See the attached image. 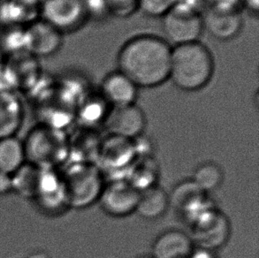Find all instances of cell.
<instances>
[{"label": "cell", "instance_id": "16", "mask_svg": "<svg viewBox=\"0 0 259 258\" xmlns=\"http://www.w3.org/2000/svg\"><path fill=\"white\" fill-rule=\"evenodd\" d=\"M24 119L21 99L14 92H0V139L16 136Z\"/></svg>", "mask_w": 259, "mask_h": 258}, {"label": "cell", "instance_id": "26", "mask_svg": "<svg viewBox=\"0 0 259 258\" xmlns=\"http://www.w3.org/2000/svg\"><path fill=\"white\" fill-rule=\"evenodd\" d=\"M110 15L128 18L138 11V0H105Z\"/></svg>", "mask_w": 259, "mask_h": 258}, {"label": "cell", "instance_id": "30", "mask_svg": "<svg viewBox=\"0 0 259 258\" xmlns=\"http://www.w3.org/2000/svg\"><path fill=\"white\" fill-rule=\"evenodd\" d=\"M189 258H220L216 251H211L203 248H195Z\"/></svg>", "mask_w": 259, "mask_h": 258}, {"label": "cell", "instance_id": "21", "mask_svg": "<svg viewBox=\"0 0 259 258\" xmlns=\"http://www.w3.org/2000/svg\"><path fill=\"white\" fill-rule=\"evenodd\" d=\"M42 168L26 162L19 170L12 175L13 192L26 198H35L41 179Z\"/></svg>", "mask_w": 259, "mask_h": 258}, {"label": "cell", "instance_id": "2", "mask_svg": "<svg viewBox=\"0 0 259 258\" xmlns=\"http://www.w3.org/2000/svg\"><path fill=\"white\" fill-rule=\"evenodd\" d=\"M213 73V57L200 41L172 48L169 79L180 90L199 91L210 82Z\"/></svg>", "mask_w": 259, "mask_h": 258}, {"label": "cell", "instance_id": "29", "mask_svg": "<svg viewBox=\"0 0 259 258\" xmlns=\"http://www.w3.org/2000/svg\"><path fill=\"white\" fill-rule=\"evenodd\" d=\"M13 192L12 175L0 171V196Z\"/></svg>", "mask_w": 259, "mask_h": 258}, {"label": "cell", "instance_id": "14", "mask_svg": "<svg viewBox=\"0 0 259 258\" xmlns=\"http://www.w3.org/2000/svg\"><path fill=\"white\" fill-rule=\"evenodd\" d=\"M138 89L128 77L118 70L104 78L100 95L111 106L132 105L136 104Z\"/></svg>", "mask_w": 259, "mask_h": 258}, {"label": "cell", "instance_id": "28", "mask_svg": "<svg viewBox=\"0 0 259 258\" xmlns=\"http://www.w3.org/2000/svg\"><path fill=\"white\" fill-rule=\"evenodd\" d=\"M242 0H210L209 7L226 11H239Z\"/></svg>", "mask_w": 259, "mask_h": 258}, {"label": "cell", "instance_id": "22", "mask_svg": "<svg viewBox=\"0 0 259 258\" xmlns=\"http://www.w3.org/2000/svg\"><path fill=\"white\" fill-rule=\"evenodd\" d=\"M111 107L101 95L98 98H84L78 109V117L81 119V125L95 128L98 124H104Z\"/></svg>", "mask_w": 259, "mask_h": 258}, {"label": "cell", "instance_id": "17", "mask_svg": "<svg viewBox=\"0 0 259 258\" xmlns=\"http://www.w3.org/2000/svg\"><path fill=\"white\" fill-rule=\"evenodd\" d=\"M159 166L152 155H141L134 159L124 178L141 192L158 185Z\"/></svg>", "mask_w": 259, "mask_h": 258}, {"label": "cell", "instance_id": "4", "mask_svg": "<svg viewBox=\"0 0 259 258\" xmlns=\"http://www.w3.org/2000/svg\"><path fill=\"white\" fill-rule=\"evenodd\" d=\"M188 224L191 229L189 236L195 248L216 251L225 246L230 238V221L215 204Z\"/></svg>", "mask_w": 259, "mask_h": 258}, {"label": "cell", "instance_id": "15", "mask_svg": "<svg viewBox=\"0 0 259 258\" xmlns=\"http://www.w3.org/2000/svg\"><path fill=\"white\" fill-rule=\"evenodd\" d=\"M195 249L189 234L177 229L165 231L152 245L153 258H189Z\"/></svg>", "mask_w": 259, "mask_h": 258}, {"label": "cell", "instance_id": "13", "mask_svg": "<svg viewBox=\"0 0 259 258\" xmlns=\"http://www.w3.org/2000/svg\"><path fill=\"white\" fill-rule=\"evenodd\" d=\"M202 18L203 28L214 38L221 41L235 38L242 30L243 21L238 11L220 10L208 7Z\"/></svg>", "mask_w": 259, "mask_h": 258}, {"label": "cell", "instance_id": "25", "mask_svg": "<svg viewBox=\"0 0 259 258\" xmlns=\"http://www.w3.org/2000/svg\"><path fill=\"white\" fill-rule=\"evenodd\" d=\"M175 0H138V11L149 17H164L175 7Z\"/></svg>", "mask_w": 259, "mask_h": 258}, {"label": "cell", "instance_id": "8", "mask_svg": "<svg viewBox=\"0 0 259 258\" xmlns=\"http://www.w3.org/2000/svg\"><path fill=\"white\" fill-rule=\"evenodd\" d=\"M40 14L42 21L62 34L77 30L88 20L82 0H45Z\"/></svg>", "mask_w": 259, "mask_h": 258}, {"label": "cell", "instance_id": "10", "mask_svg": "<svg viewBox=\"0 0 259 258\" xmlns=\"http://www.w3.org/2000/svg\"><path fill=\"white\" fill-rule=\"evenodd\" d=\"M103 126L109 135L134 140L143 136L146 117L144 111L136 104L112 106Z\"/></svg>", "mask_w": 259, "mask_h": 258}, {"label": "cell", "instance_id": "19", "mask_svg": "<svg viewBox=\"0 0 259 258\" xmlns=\"http://www.w3.org/2000/svg\"><path fill=\"white\" fill-rule=\"evenodd\" d=\"M169 196L165 190L156 185L141 191L136 212L146 220H156L167 210Z\"/></svg>", "mask_w": 259, "mask_h": 258}, {"label": "cell", "instance_id": "12", "mask_svg": "<svg viewBox=\"0 0 259 258\" xmlns=\"http://www.w3.org/2000/svg\"><path fill=\"white\" fill-rule=\"evenodd\" d=\"M28 53L35 57H49L60 51L63 34L47 22L34 21L26 27Z\"/></svg>", "mask_w": 259, "mask_h": 258}, {"label": "cell", "instance_id": "1", "mask_svg": "<svg viewBox=\"0 0 259 258\" xmlns=\"http://www.w3.org/2000/svg\"><path fill=\"white\" fill-rule=\"evenodd\" d=\"M172 47L153 35H137L119 50V71L138 88L158 87L169 80Z\"/></svg>", "mask_w": 259, "mask_h": 258}, {"label": "cell", "instance_id": "31", "mask_svg": "<svg viewBox=\"0 0 259 258\" xmlns=\"http://www.w3.org/2000/svg\"><path fill=\"white\" fill-rule=\"evenodd\" d=\"M139 258H153L152 256H142V257Z\"/></svg>", "mask_w": 259, "mask_h": 258}, {"label": "cell", "instance_id": "6", "mask_svg": "<svg viewBox=\"0 0 259 258\" xmlns=\"http://www.w3.org/2000/svg\"><path fill=\"white\" fill-rule=\"evenodd\" d=\"M162 19L166 42H172L175 46L199 41L204 29L199 12L180 5H175Z\"/></svg>", "mask_w": 259, "mask_h": 258}, {"label": "cell", "instance_id": "27", "mask_svg": "<svg viewBox=\"0 0 259 258\" xmlns=\"http://www.w3.org/2000/svg\"><path fill=\"white\" fill-rule=\"evenodd\" d=\"M87 19L101 21L110 15L105 0H82Z\"/></svg>", "mask_w": 259, "mask_h": 258}, {"label": "cell", "instance_id": "11", "mask_svg": "<svg viewBox=\"0 0 259 258\" xmlns=\"http://www.w3.org/2000/svg\"><path fill=\"white\" fill-rule=\"evenodd\" d=\"M169 202L188 223L203 210L214 205L208 194L200 189L192 179L180 182L169 196Z\"/></svg>", "mask_w": 259, "mask_h": 258}, {"label": "cell", "instance_id": "24", "mask_svg": "<svg viewBox=\"0 0 259 258\" xmlns=\"http://www.w3.org/2000/svg\"><path fill=\"white\" fill-rule=\"evenodd\" d=\"M2 47L12 54L28 53V36L26 28L12 27L10 31L3 35Z\"/></svg>", "mask_w": 259, "mask_h": 258}, {"label": "cell", "instance_id": "3", "mask_svg": "<svg viewBox=\"0 0 259 258\" xmlns=\"http://www.w3.org/2000/svg\"><path fill=\"white\" fill-rule=\"evenodd\" d=\"M61 175L68 207L84 209L99 200L105 183L98 164L73 161Z\"/></svg>", "mask_w": 259, "mask_h": 258}, {"label": "cell", "instance_id": "7", "mask_svg": "<svg viewBox=\"0 0 259 258\" xmlns=\"http://www.w3.org/2000/svg\"><path fill=\"white\" fill-rule=\"evenodd\" d=\"M134 140L108 135L102 139L97 163L102 173L112 175V179L124 178L137 157Z\"/></svg>", "mask_w": 259, "mask_h": 258}, {"label": "cell", "instance_id": "5", "mask_svg": "<svg viewBox=\"0 0 259 258\" xmlns=\"http://www.w3.org/2000/svg\"><path fill=\"white\" fill-rule=\"evenodd\" d=\"M23 145L26 160L40 168L53 167L55 162L69 154L68 140L46 126L33 130Z\"/></svg>", "mask_w": 259, "mask_h": 258}, {"label": "cell", "instance_id": "9", "mask_svg": "<svg viewBox=\"0 0 259 258\" xmlns=\"http://www.w3.org/2000/svg\"><path fill=\"white\" fill-rule=\"evenodd\" d=\"M140 192L125 178L111 179L105 184L99 202L105 212L116 218L136 212Z\"/></svg>", "mask_w": 259, "mask_h": 258}, {"label": "cell", "instance_id": "20", "mask_svg": "<svg viewBox=\"0 0 259 258\" xmlns=\"http://www.w3.org/2000/svg\"><path fill=\"white\" fill-rule=\"evenodd\" d=\"M27 162L24 145L16 136L0 139V171L14 175Z\"/></svg>", "mask_w": 259, "mask_h": 258}, {"label": "cell", "instance_id": "18", "mask_svg": "<svg viewBox=\"0 0 259 258\" xmlns=\"http://www.w3.org/2000/svg\"><path fill=\"white\" fill-rule=\"evenodd\" d=\"M82 126L83 128L79 130L74 137L75 139L72 143L68 142L69 153L75 154L74 161L96 164L103 138L94 127Z\"/></svg>", "mask_w": 259, "mask_h": 258}, {"label": "cell", "instance_id": "23", "mask_svg": "<svg viewBox=\"0 0 259 258\" xmlns=\"http://www.w3.org/2000/svg\"><path fill=\"white\" fill-rule=\"evenodd\" d=\"M192 180L200 189L209 194L221 187L224 181V173L219 164L206 162L196 168Z\"/></svg>", "mask_w": 259, "mask_h": 258}]
</instances>
